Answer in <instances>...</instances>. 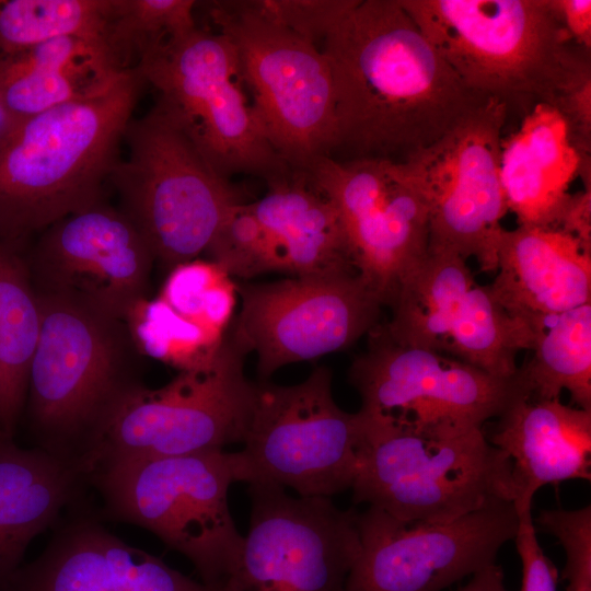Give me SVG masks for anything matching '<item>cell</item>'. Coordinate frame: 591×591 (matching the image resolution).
<instances>
[{
    "instance_id": "1",
    "label": "cell",
    "mask_w": 591,
    "mask_h": 591,
    "mask_svg": "<svg viewBox=\"0 0 591 591\" xmlns=\"http://www.w3.org/2000/svg\"><path fill=\"white\" fill-rule=\"evenodd\" d=\"M322 44L334 160L404 162L487 101L464 86L399 0H350Z\"/></svg>"
},
{
    "instance_id": "2",
    "label": "cell",
    "mask_w": 591,
    "mask_h": 591,
    "mask_svg": "<svg viewBox=\"0 0 591 591\" xmlns=\"http://www.w3.org/2000/svg\"><path fill=\"white\" fill-rule=\"evenodd\" d=\"M474 94L523 117L563 114L591 84V49L567 32L554 0H399Z\"/></svg>"
},
{
    "instance_id": "3",
    "label": "cell",
    "mask_w": 591,
    "mask_h": 591,
    "mask_svg": "<svg viewBox=\"0 0 591 591\" xmlns=\"http://www.w3.org/2000/svg\"><path fill=\"white\" fill-rule=\"evenodd\" d=\"M146 82L136 68L0 137V240L19 245L101 202Z\"/></svg>"
},
{
    "instance_id": "4",
    "label": "cell",
    "mask_w": 591,
    "mask_h": 591,
    "mask_svg": "<svg viewBox=\"0 0 591 591\" xmlns=\"http://www.w3.org/2000/svg\"><path fill=\"white\" fill-rule=\"evenodd\" d=\"M229 337L215 361L179 371L162 387L129 386L112 405L77 461L84 476L109 462L178 456L242 443L256 383Z\"/></svg>"
},
{
    "instance_id": "5",
    "label": "cell",
    "mask_w": 591,
    "mask_h": 591,
    "mask_svg": "<svg viewBox=\"0 0 591 591\" xmlns=\"http://www.w3.org/2000/svg\"><path fill=\"white\" fill-rule=\"evenodd\" d=\"M361 415L367 437L351 487L356 503L402 521L443 523L514 502L510 460L482 428L427 436Z\"/></svg>"
},
{
    "instance_id": "6",
    "label": "cell",
    "mask_w": 591,
    "mask_h": 591,
    "mask_svg": "<svg viewBox=\"0 0 591 591\" xmlns=\"http://www.w3.org/2000/svg\"><path fill=\"white\" fill-rule=\"evenodd\" d=\"M109 181L154 259L174 267L206 252L239 199L181 121L159 102L127 126Z\"/></svg>"
},
{
    "instance_id": "7",
    "label": "cell",
    "mask_w": 591,
    "mask_h": 591,
    "mask_svg": "<svg viewBox=\"0 0 591 591\" xmlns=\"http://www.w3.org/2000/svg\"><path fill=\"white\" fill-rule=\"evenodd\" d=\"M88 476L111 518L150 531L188 558L202 583L221 588L244 537L228 503L231 452L109 462Z\"/></svg>"
},
{
    "instance_id": "8",
    "label": "cell",
    "mask_w": 591,
    "mask_h": 591,
    "mask_svg": "<svg viewBox=\"0 0 591 591\" xmlns=\"http://www.w3.org/2000/svg\"><path fill=\"white\" fill-rule=\"evenodd\" d=\"M40 333L31 363L33 420L44 450L76 463L127 381L120 320L61 294L39 292Z\"/></svg>"
},
{
    "instance_id": "9",
    "label": "cell",
    "mask_w": 591,
    "mask_h": 591,
    "mask_svg": "<svg viewBox=\"0 0 591 591\" xmlns=\"http://www.w3.org/2000/svg\"><path fill=\"white\" fill-rule=\"evenodd\" d=\"M366 437L361 413L336 404L328 368L292 385L262 381L243 449L231 452L235 480L329 498L351 489Z\"/></svg>"
},
{
    "instance_id": "10",
    "label": "cell",
    "mask_w": 591,
    "mask_h": 591,
    "mask_svg": "<svg viewBox=\"0 0 591 591\" xmlns=\"http://www.w3.org/2000/svg\"><path fill=\"white\" fill-rule=\"evenodd\" d=\"M232 44L242 83L271 147L296 172L328 157L335 139L333 80L321 48L252 11L245 1L208 4Z\"/></svg>"
},
{
    "instance_id": "11",
    "label": "cell",
    "mask_w": 591,
    "mask_h": 591,
    "mask_svg": "<svg viewBox=\"0 0 591 591\" xmlns=\"http://www.w3.org/2000/svg\"><path fill=\"white\" fill-rule=\"evenodd\" d=\"M135 68L221 177L252 173L269 182L291 173L246 100L224 35L196 27L149 50Z\"/></svg>"
},
{
    "instance_id": "12",
    "label": "cell",
    "mask_w": 591,
    "mask_h": 591,
    "mask_svg": "<svg viewBox=\"0 0 591 591\" xmlns=\"http://www.w3.org/2000/svg\"><path fill=\"white\" fill-rule=\"evenodd\" d=\"M349 380L368 419L427 436L482 428L529 397L519 375L500 379L455 358L393 341L378 325Z\"/></svg>"
},
{
    "instance_id": "13",
    "label": "cell",
    "mask_w": 591,
    "mask_h": 591,
    "mask_svg": "<svg viewBox=\"0 0 591 591\" xmlns=\"http://www.w3.org/2000/svg\"><path fill=\"white\" fill-rule=\"evenodd\" d=\"M509 118L505 104L487 100L404 161L429 210L428 251L474 257L488 273L497 269L508 211L500 159Z\"/></svg>"
},
{
    "instance_id": "14",
    "label": "cell",
    "mask_w": 591,
    "mask_h": 591,
    "mask_svg": "<svg viewBox=\"0 0 591 591\" xmlns=\"http://www.w3.org/2000/svg\"><path fill=\"white\" fill-rule=\"evenodd\" d=\"M236 286L241 309L227 335L256 355L263 381L285 366L349 348L379 325L383 306L355 269Z\"/></svg>"
},
{
    "instance_id": "15",
    "label": "cell",
    "mask_w": 591,
    "mask_h": 591,
    "mask_svg": "<svg viewBox=\"0 0 591 591\" xmlns=\"http://www.w3.org/2000/svg\"><path fill=\"white\" fill-rule=\"evenodd\" d=\"M248 495V531L221 590L344 591L360 551L357 512L270 484Z\"/></svg>"
},
{
    "instance_id": "16",
    "label": "cell",
    "mask_w": 591,
    "mask_h": 591,
    "mask_svg": "<svg viewBox=\"0 0 591 591\" xmlns=\"http://www.w3.org/2000/svg\"><path fill=\"white\" fill-rule=\"evenodd\" d=\"M337 209L355 269L390 305L427 255L429 210L405 162L317 159L305 173Z\"/></svg>"
},
{
    "instance_id": "17",
    "label": "cell",
    "mask_w": 591,
    "mask_h": 591,
    "mask_svg": "<svg viewBox=\"0 0 591 591\" xmlns=\"http://www.w3.org/2000/svg\"><path fill=\"white\" fill-rule=\"evenodd\" d=\"M360 551L344 591H440L495 564L519 514L499 502L443 523L408 522L369 507L357 513Z\"/></svg>"
},
{
    "instance_id": "18",
    "label": "cell",
    "mask_w": 591,
    "mask_h": 591,
    "mask_svg": "<svg viewBox=\"0 0 591 591\" xmlns=\"http://www.w3.org/2000/svg\"><path fill=\"white\" fill-rule=\"evenodd\" d=\"M153 259L128 217L99 202L47 228L27 266L39 292L77 299L121 321L144 298Z\"/></svg>"
},
{
    "instance_id": "19",
    "label": "cell",
    "mask_w": 591,
    "mask_h": 591,
    "mask_svg": "<svg viewBox=\"0 0 591 591\" xmlns=\"http://www.w3.org/2000/svg\"><path fill=\"white\" fill-rule=\"evenodd\" d=\"M0 591H221L167 566L88 519L65 526Z\"/></svg>"
},
{
    "instance_id": "20",
    "label": "cell",
    "mask_w": 591,
    "mask_h": 591,
    "mask_svg": "<svg viewBox=\"0 0 591 591\" xmlns=\"http://www.w3.org/2000/svg\"><path fill=\"white\" fill-rule=\"evenodd\" d=\"M496 271L493 296L536 333L549 317L591 303V251L559 229H503Z\"/></svg>"
},
{
    "instance_id": "21",
    "label": "cell",
    "mask_w": 591,
    "mask_h": 591,
    "mask_svg": "<svg viewBox=\"0 0 591 591\" xmlns=\"http://www.w3.org/2000/svg\"><path fill=\"white\" fill-rule=\"evenodd\" d=\"M591 187L590 158L579 150L557 108L538 104L502 139L500 176L519 225L554 228L576 176Z\"/></svg>"
},
{
    "instance_id": "22",
    "label": "cell",
    "mask_w": 591,
    "mask_h": 591,
    "mask_svg": "<svg viewBox=\"0 0 591 591\" xmlns=\"http://www.w3.org/2000/svg\"><path fill=\"white\" fill-rule=\"evenodd\" d=\"M498 418L487 439L510 460L518 513L545 485L591 478V410L522 397Z\"/></svg>"
},
{
    "instance_id": "23",
    "label": "cell",
    "mask_w": 591,
    "mask_h": 591,
    "mask_svg": "<svg viewBox=\"0 0 591 591\" xmlns=\"http://www.w3.org/2000/svg\"><path fill=\"white\" fill-rule=\"evenodd\" d=\"M126 70L108 42L82 36L47 40L0 57V108L9 128L89 95Z\"/></svg>"
},
{
    "instance_id": "24",
    "label": "cell",
    "mask_w": 591,
    "mask_h": 591,
    "mask_svg": "<svg viewBox=\"0 0 591 591\" xmlns=\"http://www.w3.org/2000/svg\"><path fill=\"white\" fill-rule=\"evenodd\" d=\"M82 478L76 463L0 438V582L20 568L28 544L57 520Z\"/></svg>"
},
{
    "instance_id": "25",
    "label": "cell",
    "mask_w": 591,
    "mask_h": 591,
    "mask_svg": "<svg viewBox=\"0 0 591 591\" xmlns=\"http://www.w3.org/2000/svg\"><path fill=\"white\" fill-rule=\"evenodd\" d=\"M268 192L250 204L278 243L293 276L355 269L339 213L305 173L268 182ZM356 270V269H355Z\"/></svg>"
},
{
    "instance_id": "26",
    "label": "cell",
    "mask_w": 591,
    "mask_h": 591,
    "mask_svg": "<svg viewBox=\"0 0 591 591\" xmlns=\"http://www.w3.org/2000/svg\"><path fill=\"white\" fill-rule=\"evenodd\" d=\"M475 279L461 256L428 251L402 280L391 320L381 325L395 343L442 354L452 314Z\"/></svg>"
},
{
    "instance_id": "27",
    "label": "cell",
    "mask_w": 591,
    "mask_h": 591,
    "mask_svg": "<svg viewBox=\"0 0 591 591\" xmlns=\"http://www.w3.org/2000/svg\"><path fill=\"white\" fill-rule=\"evenodd\" d=\"M42 324L37 291L18 245L0 240V438L10 439Z\"/></svg>"
},
{
    "instance_id": "28",
    "label": "cell",
    "mask_w": 591,
    "mask_h": 591,
    "mask_svg": "<svg viewBox=\"0 0 591 591\" xmlns=\"http://www.w3.org/2000/svg\"><path fill=\"white\" fill-rule=\"evenodd\" d=\"M537 335L497 302L489 286L475 283L452 314L442 354L489 375L510 379L519 369L517 354L532 350Z\"/></svg>"
},
{
    "instance_id": "29",
    "label": "cell",
    "mask_w": 591,
    "mask_h": 591,
    "mask_svg": "<svg viewBox=\"0 0 591 591\" xmlns=\"http://www.w3.org/2000/svg\"><path fill=\"white\" fill-rule=\"evenodd\" d=\"M556 317L518 373L530 398L559 399L566 390L577 407L591 410V303Z\"/></svg>"
},
{
    "instance_id": "30",
    "label": "cell",
    "mask_w": 591,
    "mask_h": 591,
    "mask_svg": "<svg viewBox=\"0 0 591 591\" xmlns=\"http://www.w3.org/2000/svg\"><path fill=\"white\" fill-rule=\"evenodd\" d=\"M118 8L119 0H0V57L67 36L101 38L112 46Z\"/></svg>"
},
{
    "instance_id": "31",
    "label": "cell",
    "mask_w": 591,
    "mask_h": 591,
    "mask_svg": "<svg viewBox=\"0 0 591 591\" xmlns=\"http://www.w3.org/2000/svg\"><path fill=\"white\" fill-rule=\"evenodd\" d=\"M125 320L143 352L179 371L211 364L225 340L185 320L160 298L140 299Z\"/></svg>"
},
{
    "instance_id": "32",
    "label": "cell",
    "mask_w": 591,
    "mask_h": 591,
    "mask_svg": "<svg viewBox=\"0 0 591 591\" xmlns=\"http://www.w3.org/2000/svg\"><path fill=\"white\" fill-rule=\"evenodd\" d=\"M237 286L212 260L193 259L173 267L159 298L185 320L224 337L234 318Z\"/></svg>"
},
{
    "instance_id": "33",
    "label": "cell",
    "mask_w": 591,
    "mask_h": 591,
    "mask_svg": "<svg viewBox=\"0 0 591 591\" xmlns=\"http://www.w3.org/2000/svg\"><path fill=\"white\" fill-rule=\"evenodd\" d=\"M194 0H119L112 46L126 69L149 50L195 30Z\"/></svg>"
},
{
    "instance_id": "34",
    "label": "cell",
    "mask_w": 591,
    "mask_h": 591,
    "mask_svg": "<svg viewBox=\"0 0 591 591\" xmlns=\"http://www.w3.org/2000/svg\"><path fill=\"white\" fill-rule=\"evenodd\" d=\"M231 278L248 279L267 271H286L285 256L250 204L234 205L207 251Z\"/></svg>"
},
{
    "instance_id": "35",
    "label": "cell",
    "mask_w": 591,
    "mask_h": 591,
    "mask_svg": "<svg viewBox=\"0 0 591 591\" xmlns=\"http://www.w3.org/2000/svg\"><path fill=\"white\" fill-rule=\"evenodd\" d=\"M537 522L555 535L566 553L563 577L568 591H591V507L544 510Z\"/></svg>"
},
{
    "instance_id": "36",
    "label": "cell",
    "mask_w": 591,
    "mask_h": 591,
    "mask_svg": "<svg viewBox=\"0 0 591 591\" xmlns=\"http://www.w3.org/2000/svg\"><path fill=\"white\" fill-rule=\"evenodd\" d=\"M262 18L316 45L325 39L350 0H244Z\"/></svg>"
},
{
    "instance_id": "37",
    "label": "cell",
    "mask_w": 591,
    "mask_h": 591,
    "mask_svg": "<svg viewBox=\"0 0 591 591\" xmlns=\"http://www.w3.org/2000/svg\"><path fill=\"white\" fill-rule=\"evenodd\" d=\"M513 540L522 563L521 591H556L557 569L540 546L532 510L519 513Z\"/></svg>"
},
{
    "instance_id": "38",
    "label": "cell",
    "mask_w": 591,
    "mask_h": 591,
    "mask_svg": "<svg viewBox=\"0 0 591 591\" xmlns=\"http://www.w3.org/2000/svg\"><path fill=\"white\" fill-rule=\"evenodd\" d=\"M554 228L572 235L591 251V187L570 194Z\"/></svg>"
},
{
    "instance_id": "39",
    "label": "cell",
    "mask_w": 591,
    "mask_h": 591,
    "mask_svg": "<svg viewBox=\"0 0 591 591\" xmlns=\"http://www.w3.org/2000/svg\"><path fill=\"white\" fill-rule=\"evenodd\" d=\"M554 4L571 37L591 49V1L554 0Z\"/></svg>"
},
{
    "instance_id": "40",
    "label": "cell",
    "mask_w": 591,
    "mask_h": 591,
    "mask_svg": "<svg viewBox=\"0 0 591 591\" xmlns=\"http://www.w3.org/2000/svg\"><path fill=\"white\" fill-rule=\"evenodd\" d=\"M503 573L491 564L473 573V578L459 591H505Z\"/></svg>"
},
{
    "instance_id": "41",
    "label": "cell",
    "mask_w": 591,
    "mask_h": 591,
    "mask_svg": "<svg viewBox=\"0 0 591 591\" xmlns=\"http://www.w3.org/2000/svg\"><path fill=\"white\" fill-rule=\"evenodd\" d=\"M505 591H507V590H505Z\"/></svg>"
}]
</instances>
